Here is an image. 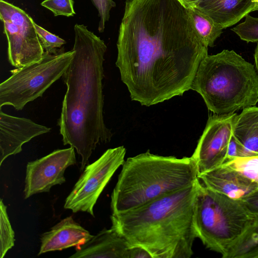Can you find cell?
<instances>
[{
    "label": "cell",
    "instance_id": "1",
    "mask_svg": "<svg viewBox=\"0 0 258 258\" xmlns=\"http://www.w3.org/2000/svg\"><path fill=\"white\" fill-rule=\"evenodd\" d=\"M115 62L131 99L150 106L191 89L208 54L179 0H125Z\"/></svg>",
    "mask_w": 258,
    "mask_h": 258
},
{
    "label": "cell",
    "instance_id": "2",
    "mask_svg": "<svg viewBox=\"0 0 258 258\" xmlns=\"http://www.w3.org/2000/svg\"><path fill=\"white\" fill-rule=\"evenodd\" d=\"M74 57L62 76L67 86L57 121L64 145L81 158L83 171L97 146L111 139L104 122L102 81L107 46L83 24L74 26Z\"/></svg>",
    "mask_w": 258,
    "mask_h": 258
},
{
    "label": "cell",
    "instance_id": "3",
    "mask_svg": "<svg viewBox=\"0 0 258 258\" xmlns=\"http://www.w3.org/2000/svg\"><path fill=\"white\" fill-rule=\"evenodd\" d=\"M200 183L194 184L135 208L112 214V227L131 246L146 250L152 258H189L197 238L194 223Z\"/></svg>",
    "mask_w": 258,
    "mask_h": 258
},
{
    "label": "cell",
    "instance_id": "4",
    "mask_svg": "<svg viewBox=\"0 0 258 258\" xmlns=\"http://www.w3.org/2000/svg\"><path fill=\"white\" fill-rule=\"evenodd\" d=\"M198 172L192 157L178 158L148 150L124 161L111 196L112 214L124 212L194 184Z\"/></svg>",
    "mask_w": 258,
    "mask_h": 258
},
{
    "label": "cell",
    "instance_id": "5",
    "mask_svg": "<svg viewBox=\"0 0 258 258\" xmlns=\"http://www.w3.org/2000/svg\"><path fill=\"white\" fill-rule=\"evenodd\" d=\"M191 89L214 114H231L258 102V75L252 64L224 49L202 60Z\"/></svg>",
    "mask_w": 258,
    "mask_h": 258
},
{
    "label": "cell",
    "instance_id": "6",
    "mask_svg": "<svg viewBox=\"0 0 258 258\" xmlns=\"http://www.w3.org/2000/svg\"><path fill=\"white\" fill-rule=\"evenodd\" d=\"M253 218L240 200L204 186L200 181L194 223L197 238L207 248L224 257L247 230Z\"/></svg>",
    "mask_w": 258,
    "mask_h": 258
},
{
    "label": "cell",
    "instance_id": "7",
    "mask_svg": "<svg viewBox=\"0 0 258 258\" xmlns=\"http://www.w3.org/2000/svg\"><path fill=\"white\" fill-rule=\"evenodd\" d=\"M74 54L73 49L57 54L44 52L39 60L11 70V76L0 84V108L11 105L21 110L28 103L42 97L62 77Z\"/></svg>",
    "mask_w": 258,
    "mask_h": 258
},
{
    "label": "cell",
    "instance_id": "8",
    "mask_svg": "<svg viewBox=\"0 0 258 258\" xmlns=\"http://www.w3.org/2000/svg\"><path fill=\"white\" fill-rule=\"evenodd\" d=\"M125 153L123 146L108 149L87 165L66 198L64 208L74 213L86 212L94 216V207L115 172L123 164Z\"/></svg>",
    "mask_w": 258,
    "mask_h": 258
},
{
    "label": "cell",
    "instance_id": "9",
    "mask_svg": "<svg viewBox=\"0 0 258 258\" xmlns=\"http://www.w3.org/2000/svg\"><path fill=\"white\" fill-rule=\"evenodd\" d=\"M0 18L8 42V58L16 68L36 62L44 51L33 19L24 11L4 0L0 1Z\"/></svg>",
    "mask_w": 258,
    "mask_h": 258
},
{
    "label": "cell",
    "instance_id": "10",
    "mask_svg": "<svg viewBox=\"0 0 258 258\" xmlns=\"http://www.w3.org/2000/svg\"><path fill=\"white\" fill-rule=\"evenodd\" d=\"M237 114H214L209 117L191 156L198 175L225 163Z\"/></svg>",
    "mask_w": 258,
    "mask_h": 258
},
{
    "label": "cell",
    "instance_id": "11",
    "mask_svg": "<svg viewBox=\"0 0 258 258\" xmlns=\"http://www.w3.org/2000/svg\"><path fill=\"white\" fill-rule=\"evenodd\" d=\"M76 163L75 149L71 147L55 150L44 157L28 162L25 180V199L48 192L53 186L64 183L66 169Z\"/></svg>",
    "mask_w": 258,
    "mask_h": 258
},
{
    "label": "cell",
    "instance_id": "12",
    "mask_svg": "<svg viewBox=\"0 0 258 258\" xmlns=\"http://www.w3.org/2000/svg\"><path fill=\"white\" fill-rule=\"evenodd\" d=\"M51 128L32 120L8 114L0 108V166L11 155L20 153L22 146Z\"/></svg>",
    "mask_w": 258,
    "mask_h": 258
},
{
    "label": "cell",
    "instance_id": "13",
    "mask_svg": "<svg viewBox=\"0 0 258 258\" xmlns=\"http://www.w3.org/2000/svg\"><path fill=\"white\" fill-rule=\"evenodd\" d=\"M198 178L207 188L240 201L258 188L252 180L225 164L199 174Z\"/></svg>",
    "mask_w": 258,
    "mask_h": 258
},
{
    "label": "cell",
    "instance_id": "14",
    "mask_svg": "<svg viewBox=\"0 0 258 258\" xmlns=\"http://www.w3.org/2000/svg\"><path fill=\"white\" fill-rule=\"evenodd\" d=\"M131 246L116 229H104L76 247L72 258H128Z\"/></svg>",
    "mask_w": 258,
    "mask_h": 258
},
{
    "label": "cell",
    "instance_id": "15",
    "mask_svg": "<svg viewBox=\"0 0 258 258\" xmlns=\"http://www.w3.org/2000/svg\"><path fill=\"white\" fill-rule=\"evenodd\" d=\"M93 236L75 221L72 216L68 217L42 235L38 255L79 246L87 242Z\"/></svg>",
    "mask_w": 258,
    "mask_h": 258
},
{
    "label": "cell",
    "instance_id": "16",
    "mask_svg": "<svg viewBox=\"0 0 258 258\" xmlns=\"http://www.w3.org/2000/svg\"><path fill=\"white\" fill-rule=\"evenodd\" d=\"M255 6L254 0H203L194 8L209 16L224 29L254 11Z\"/></svg>",
    "mask_w": 258,
    "mask_h": 258
},
{
    "label": "cell",
    "instance_id": "17",
    "mask_svg": "<svg viewBox=\"0 0 258 258\" xmlns=\"http://www.w3.org/2000/svg\"><path fill=\"white\" fill-rule=\"evenodd\" d=\"M233 135L243 146L244 157L258 155V107L244 109L237 114Z\"/></svg>",
    "mask_w": 258,
    "mask_h": 258
},
{
    "label": "cell",
    "instance_id": "18",
    "mask_svg": "<svg viewBox=\"0 0 258 258\" xmlns=\"http://www.w3.org/2000/svg\"><path fill=\"white\" fill-rule=\"evenodd\" d=\"M224 258H258V215Z\"/></svg>",
    "mask_w": 258,
    "mask_h": 258
},
{
    "label": "cell",
    "instance_id": "19",
    "mask_svg": "<svg viewBox=\"0 0 258 258\" xmlns=\"http://www.w3.org/2000/svg\"><path fill=\"white\" fill-rule=\"evenodd\" d=\"M195 27L207 47H213L223 29L211 18L196 8L188 9Z\"/></svg>",
    "mask_w": 258,
    "mask_h": 258
},
{
    "label": "cell",
    "instance_id": "20",
    "mask_svg": "<svg viewBox=\"0 0 258 258\" xmlns=\"http://www.w3.org/2000/svg\"><path fill=\"white\" fill-rule=\"evenodd\" d=\"M7 206L3 199L0 202L1 244L0 257H4L14 245L15 233L9 220Z\"/></svg>",
    "mask_w": 258,
    "mask_h": 258
},
{
    "label": "cell",
    "instance_id": "21",
    "mask_svg": "<svg viewBox=\"0 0 258 258\" xmlns=\"http://www.w3.org/2000/svg\"><path fill=\"white\" fill-rule=\"evenodd\" d=\"M223 164L238 171L258 186V155L236 158Z\"/></svg>",
    "mask_w": 258,
    "mask_h": 258
},
{
    "label": "cell",
    "instance_id": "22",
    "mask_svg": "<svg viewBox=\"0 0 258 258\" xmlns=\"http://www.w3.org/2000/svg\"><path fill=\"white\" fill-rule=\"evenodd\" d=\"M239 38L246 42H258V17L249 14L244 21L231 29Z\"/></svg>",
    "mask_w": 258,
    "mask_h": 258
},
{
    "label": "cell",
    "instance_id": "23",
    "mask_svg": "<svg viewBox=\"0 0 258 258\" xmlns=\"http://www.w3.org/2000/svg\"><path fill=\"white\" fill-rule=\"evenodd\" d=\"M34 26L44 52L57 54L61 52L59 48L66 43L64 39L47 31L35 22Z\"/></svg>",
    "mask_w": 258,
    "mask_h": 258
},
{
    "label": "cell",
    "instance_id": "24",
    "mask_svg": "<svg viewBox=\"0 0 258 258\" xmlns=\"http://www.w3.org/2000/svg\"><path fill=\"white\" fill-rule=\"evenodd\" d=\"M73 0H43L41 5L52 12L54 16H74L76 14Z\"/></svg>",
    "mask_w": 258,
    "mask_h": 258
},
{
    "label": "cell",
    "instance_id": "25",
    "mask_svg": "<svg viewBox=\"0 0 258 258\" xmlns=\"http://www.w3.org/2000/svg\"><path fill=\"white\" fill-rule=\"evenodd\" d=\"M96 7L100 18L98 30L100 33L104 32L105 24L110 17V12L112 8L115 7V3L113 0H92Z\"/></svg>",
    "mask_w": 258,
    "mask_h": 258
},
{
    "label": "cell",
    "instance_id": "26",
    "mask_svg": "<svg viewBox=\"0 0 258 258\" xmlns=\"http://www.w3.org/2000/svg\"><path fill=\"white\" fill-rule=\"evenodd\" d=\"M245 156L243 146L233 135L228 146L227 160L225 162L233 159Z\"/></svg>",
    "mask_w": 258,
    "mask_h": 258
},
{
    "label": "cell",
    "instance_id": "27",
    "mask_svg": "<svg viewBox=\"0 0 258 258\" xmlns=\"http://www.w3.org/2000/svg\"><path fill=\"white\" fill-rule=\"evenodd\" d=\"M253 215H258V188L241 200Z\"/></svg>",
    "mask_w": 258,
    "mask_h": 258
},
{
    "label": "cell",
    "instance_id": "28",
    "mask_svg": "<svg viewBox=\"0 0 258 258\" xmlns=\"http://www.w3.org/2000/svg\"><path fill=\"white\" fill-rule=\"evenodd\" d=\"M128 258H152L150 254L144 248L140 247L131 246Z\"/></svg>",
    "mask_w": 258,
    "mask_h": 258
},
{
    "label": "cell",
    "instance_id": "29",
    "mask_svg": "<svg viewBox=\"0 0 258 258\" xmlns=\"http://www.w3.org/2000/svg\"><path fill=\"white\" fill-rule=\"evenodd\" d=\"M254 58L255 61V67L258 75V42L254 50Z\"/></svg>",
    "mask_w": 258,
    "mask_h": 258
},
{
    "label": "cell",
    "instance_id": "30",
    "mask_svg": "<svg viewBox=\"0 0 258 258\" xmlns=\"http://www.w3.org/2000/svg\"><path fill=\"white\" fill-rule=\"evenodd\" d=\"M254 3L255 4V11H258V0H254Z\"/></svg>",
    "mask_w": 258,
    "mask_h": 258
}]
</instances>
